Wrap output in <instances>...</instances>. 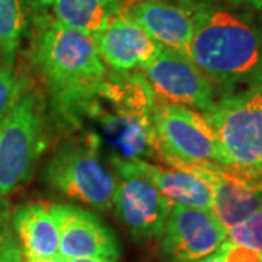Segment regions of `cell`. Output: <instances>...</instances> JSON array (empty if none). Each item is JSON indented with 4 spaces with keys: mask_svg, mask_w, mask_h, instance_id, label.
<instances>
[{
    "mask_svg": "<svg viewBox=\"0 0 262 262\" xmlns=\"http://www.w3.org/2000/svg\"><path fill=\"white\" fill-rule=\"evenodd\" d=\"M213 84L256 82L262 69V20L244 8L200 0L185 54Z\"/></svg>",
    "mask_w": 262,
    "mask_h": 262,
    "instance_id": "obj_1",
    "label": "cell"
},
{
    "mask_svg": "<svg viewBox=\"0 0 262 262\" xmlns=\"http://www.w3.org/2000/svg\"><path fill=\"white\" fill-rule=\"evenodd\" d=\"M34 57L57 114L79 121L110 75L94 37L46 15L37 19Z\"/></svg>",
    "mask_w": 262,
    "mask_h": 262,
    "instance_id": "obj_2",
    "label": "cell"
},
{
    "mask_svg": "<svg viewBox=\"0 0 262 262\" xmlns=\"http://www.w3.org/2000/svg\"><path fill=\"white\" fill-rule=\"evenodd\" d=\"M158 96L140 72H110L84 115L99 125L114 156L158 159L153 111Z\"/></svg>",
    "mask_w": 262,
    "mask_h": 262,
    "instance_id": "obj_3",
    "label": "cell"
},
{
    "mask_svg": "<svg viewBox=\"0 0 262 262\" xmlns=\"http://www.w3.org/2000/svg\"><path fill=\"white\" fill-rule=\"evenodd\" d=\"M214 128L227 168L262 173V84L215 101L204 115Z\"/></svg>",
    "mask_w": 262,
    "mask_h": 262,
    "instance_id": "obj_4",
    "label": "cell"
},
{
    "mask_svg": "<svg viewBox=\"0 0 262 262\" xmlns=\"http://www.w3.org/2000/svg\"><path fill=\"white\" fill-rule=\"evenodd\" d=\"M46 179L67 198L101 211L113 210L117 178L101 159L98 136L60 147L48 162Z\"/></svg>",
    "mask_w": 262,
    "mask_h": 262,
    "instance_id": "obj_5",
    "label": "cell"
},
{
    "mask_svg": "<svg viewBox=\"0 0 262 262\" xmlns=\"http://www.w3.org/2000/svg\"><path fill=\"white\" fill-rule=\"evenodd\" d=\"M153 125L160 162L169 166L219 165L227 168L214 128L201 113L158 98Z\"/></svg>",
    "mask_w": 262,
    "mask_h": 262,
    "instance_id": "obj_6",
    "label": "cell"
},
{
    "mask_svg": "<svg viewBox=\"0 0 262 262\" xmlns=\"http://www.w3.org/2000/svg\"><path fill=\"white\" fill-rule=\"evenodd\" d=\"M44 149V108L39 96L24 92L0 120V196L29 178Z\"/></svg>",
    "mask_w": 262,
    "mask_h": 262,
    "instance_id": "obj_7",
    "label": "cell"
},
{
    "mask_svg": "<svg viewBox=\"0 0 262 262\" xmlns=\"http://www.w3.org/2000/svg\"><path fill=\"white\" fill-rule=\"evenodd\" d=\"M110 160L117 178L113 208L118 217L139 241L160 237L172 203L141 170L137 159H122L111 155Z\"/></svg>",
    "mask_w": 262,
    "mask_h": 262,
    "instance_id": "obj_8",
    "label": "cell"
},
{
    "mask_svg": "<svg viewBox=\"0 0 262 262\" xmlns=\"http://www.w3.org/2000/svg\"><path fill=\"white\" fill-rule=\"evenodd\" d=\"M141 73L163 102L187 106L203 115L214 106V84L187 56L175 50L162 47Z\"/></svg>",
    "mask_w": 262,
    "mask_h": 262,
    "instance_id": "obj_9",
    "label": "cell"
},
{
    "mask_svg": "<svg viewBox=\"0 0 262 262\" xmlns=\"http://www.w3.org/2000/svg\"><path fill=\"white\" fill-rule=\"evenodd\" d=\"M162 236V251L172 262H196L223 245L227 230L211 210L172 204Z\"/></svg>",
    "mask_w": 262,
    "mask_h": 262,
    "instance_id": "obj_10",
    "label": "cell"
},
{
    "mask_svg": "<svg viewBox=\"0 0 262 262\" xmlns=\"http://www.w3.org/2000/svg\"><path fill=\"white\" fill-rule=\"evenodd\" d=\"M211 187V211L229 232L262 208V173L219 165H187Z\"/></svg>",
    "mask_w": 262,
    "mask_h": 262,
    "instance_id": "obj_11",
    "label": "cell"
},
{
    "mask_svg": "<svg viewBox=\"0 0 262 262\" xmlns=\"http://www.w3.org/2000/svg\"><path fill=\"white\" fill-rule=\"evenodd\" d=\"M48 207L58 229L61 258L118 261L120 245L115 234L91 211L70 204Z\"/></svg>",
    "mask_w": 262,
    "mask_h": 262,
    "instance_id": "obj_12",
    "label": "cell"
},
{
    "mask_svg": "<svg viewBox=\"0 0 262 262\" xmlns=\"http://www.w3.org/2000/svg\"><path fill=\"white\" fill-rule=\"evenodd\" d=\"M200 0H131L124 13L159 46L185 54Z\"/></svg>",
    "mask_w": 262,
    "mask_h": 262,
    "instance_id": "obj_13",
    "label": "cell"
},
{
    "mask_svg": "<svg viewBox=\"0 0 262 262\" xmlns=\"http://www.w3.org/2000/svg\"><path fill=\"white\" fill-rule=\"evenodd\" d=\"M92 37L105 66L115 73H130L146 69L162 50V46L151 39L125 13L114 16Z\"/></svg>",
    "mask_w": 262,
    "mask_h": 262,
    "instance_id": "obj_14",
    "label": "cell"
},
{
    "mask_svg": "<svg viewBox=\"0 0 262 262\" xmlns=\"http://www.w3.org/2000/svg\"><path fill=\"white\" fill-rule=\"evenodd\" d=\"M13 229L25 261L61 256L58 229L46 203L38 201L20 207L13 215Z\"/></svg>",
    "mask_w": 262,
    "mask_h": 262,
    "instance_id": "obj_15",
    "label": "cell"
},
{
    "mask_svg": "<svg viewBox=\"0 0 262 262\" xmlns=\"http://www.w3.org/2000/svg\"><path fill=\"white\" fill-rule=\"evenodd\" d=\"M141 170L149 177L160 194L172 204L211 210L213 194L206 179L187 165L163 168L147 160L137 159Z\"/></svg>",
    "mask_w": 262,
    "mask_h": 262,
    "instance_id": "obj_16",
    "label": "cell"
},
{
    "mask_svg": "<svg viewBox=\"0 0 262 262\" xmlns=\"http://www.w3.org/2000/svg\"><path fill=\"white\" fill-rule=\"evenodd\" d=\"M131 0H50L54 18L70 28L95 35Z\"/></svg>",
    "mask_w": 262,
    "mask_h": 262,
    "instance_id": "obj_17",
    "label": "cell"
},
{
    "mask_svg": "<svg viewBox=\"0 0 262 262\" xmlns=\"http://www.w3.org/2000/svg\"><path fill=\"white\" fill-rule=\"evenodd\" d=\"M27 16L24 0H0V58L13 64V57L25 29Z\"/></svg>",
    "mask_w": 262,
    "mask_h": 262,
    "instance_id": "obj_18",
    "label": "cell"
},
{
    "mask_svg": "<svg viewBox=\"0 0 262 262\" xmlns=\"http://www.w3.org/2000/svg\"><path fill=\"white\" fill-rule=\"evenodd\" d=\"M227 239L262 255V208L232 227L227 232Z\"/></svg>",
    "mask_w": 262,
    "mask_h": 262,
    "instance_id": "obj_19",
    "label": "cell"
},
{
    "mask_svg": "<svg viewBox=\"0 0 262 262\" xmlns=\"http://www.w3.org/2000/svg\"><path fill=\"white\" fill-rule=\"evenodd\" d=\"M24 94L22 82L13 72L12 64H0V120L9 113Z\"/></svg>",
    "mask_w": 262,
    "mask_h": 262,
    "instance_id": "obj_20",
    "label": "cell"
},
{
    "mask_svg": "<svg viewBox=\"0 0 262 262\" xmlns=\"http://www.w3.org/2000/svg\"><path fill=\"white\" fill-rule=\"evenodd\" d=\"M0 262H25L16 237L10 233L5 220L0 219Z\"/></svg>",
    "mask_w": 262,
    "mask_h": 262,
    "instance_id": "obj_21",
    "label": "cell"
},
{
    "mask_svg": "<svg viewBox=\"0 0 262 262\" xmlns=\"http://www.w3.org/2000/svg\"><path fill=\"white\" fill-rule=\"evenodd\" d=\"M223 262H262V255L226 239L223 244Z\"/></svg>",
    "mask_w": 262,
    "mask_h": 262,
    "instance_id": "obj_22",
    "label": "cell"
},
{
    "mask_svg": "<svg viewBox=\"0 0 262 262\" xmlns=\"http://www.w3.org/2000/svg\"><path fill=\"white\" fill-rule=\"evenodd\" d=\"M222 3H227L237 8H249V9L262 10V0H217Z\"/></svg>",
    "mask_w": 262,
    "mask_h": 262,
    "instance_id": "obj_23",
    "label": "cell"
},
{
    "mask_svg": "<svg viewBox=\"0 0 262 262\" xmlns=\"http://www.w3.org/2000/svg\"><path fill=\"white\" fill-rule=\"evenodd\" d=\"M64 262H110L105 259H91V258H79V259H64Z\"/></svg>",
    "mask_w": 262,
    "mask_h": 262,
    "instance_id": "obj_24",
    "label": "cell"
},
{
    "mask_svg": "<svg viewBox=\"0 0 262 262\" xmlns=\"http://www.w3.org/2000/svg\"><path fill=\"white\" fill-rule=\"evenodd\" d=\"M25 262H64V258L57 256V258H51V259H41V261H25Z\"/></svg>",
    "mask_w": 262,
    "mask_h": 262,
    "instance_id": "obj_25",
    "label": "cell"
},
{
    "mask_svg": "<svg viewBox=\"0 0 262 262\" xmlns=\"http://www.w3.org/2000/svg\"><path fill=\"white\" fill-rule=\"evenodd\" d=\"M255 83H261L262 84V69H261V73L258 76V79H256V82Z\"/></svg>",
    "mask_w": 262,
    "mask_h": 262,
    "instance_id": "obj_26",
    "label": "cell"
},
{
    "mask_svg": "<svg viewBox=\"0 0 262 262\" xmlns=\"http://www.w3.org/2000/svg\"><path fill=\"white\" fill-rule=\"evenodd\" d=\"M0 64H2V58H0Z\"/></svg>",
    "mask_w": 262,
    "mask_h": 262,
    "instance_id": "obj_27",
    "label": "cell"
}]
</instances>
